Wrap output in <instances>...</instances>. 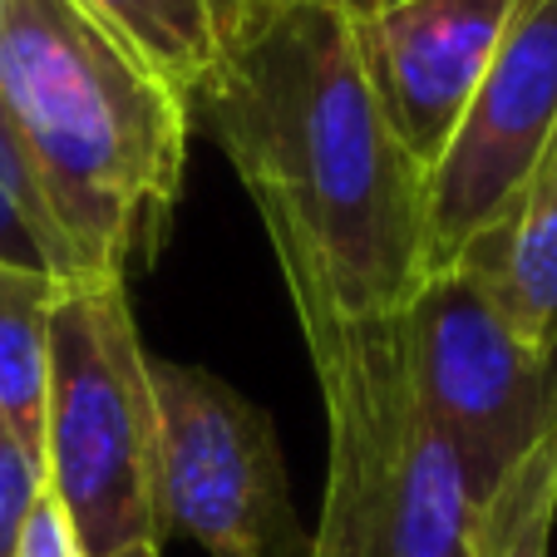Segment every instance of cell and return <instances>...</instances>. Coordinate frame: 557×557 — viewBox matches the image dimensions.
<instances>
[{
    "instance_id": "cell-10",
    "label": "cell",
    "mask_w": 557,
    "mask_h": 557,
    "mask_svg": "<svg viewBox=\"0 0 557 557\" xmlns=\"http://www.w3.org/2000/svg\"><path fill=\"white\" fill-rule=\"evenodd\" d=\"M64 276L0 262V414L40 463L45 385H50V311Z\"/></svg>"
},
{
    "instance_id": "cell-2",
    "label": "cell",
    "mask_w": 557,
    "mask_h": 557,
    "mask_svg": "<svg viewBox=\"0 0 557 557\" xmlns=\"http://www.w3.org/2000/svg\"><path fill=\"white\" fill-rule=\"evenodd\" d=\"M0 109L79 272H148L188 163V104L70 0H0Z\"/></svg>"
},
{
    "instance_id": "cell-1",
    "label": "cell",
    "mask_w": 557,
    "mask_h": 557,
    "mask_svg": "<svg viewBox=\"0 0 557 557\" xmlns=\"http://www.w3.org/2000/svg\"><path fill=\"white\" fill-rule=\"evenodd\" d=\"M188 119L252 193L282 276L360 321L410 306L424 169L380 109L350 0H212Z\"/></svg>"
},
{
    "instance_id": "cell-4",
    "label": "cell",
    "mask_w": 557,
    "mask_h": 557,
    "mask_svg": "<svg viewBox=\"0 0 557 557\" xmlns=\"http://www.w3.org/2000/svg\"><path fill=\"white\" fill-rule=\"evenodd\" d=\"M40 479L85 557L169 543L158 508V400L124 276H64L50 311Z\"/></svg>"
},
{
    "instance_id": "cell-3",
    "label": "cell",
    "mask_w": 557,
    "mask_h": 557,
    "mask_svg": "<svg viewBox=\"0 0 557 557\" xmlns=\"http://www.w3.org/2000/svg\"><path fill=\"white\" fill-rule=\"evenodd\" d=\"M326 405V504L306 557H469L473 508L424 414L400 315H341L282 276Z\"/></svg>"
},
{
    "instance_id": "cell-14",
    "label": "cell",
    "mask_w": 557,
    "mask_h": 557,
    "mask_svg": "<svg viewBox=\"0 0 557 557\" xmlns=\"http://www.w3.org/2000/svg\"><path fill=\"white\" fill-rule=\"evenodd\" d=\"M45 479L40 463L30 459V449L21 444V434L11 430V420L0 414V557L15 553V537H21L25 513L35 508Z\"/></svg>"
},
{
    "instance_id": "cell-12",
    "label": "cell",
    "mask_w": 557,
    "mask_h": 557,
    "mask_svg": "<svg viewBox=\"0 0 557 557\" xmlns=\"http://www.w3.org/2000/svg\"><path fill=\"white\" fill-rule=\"evenodd\" d=\"M557 528V424L533 454L473 508L469 557H553Z\"/></svg>"
},
{
    "instance_id": "cell-17",
    "label": "cell",
    "mask_w": 557,
    "mask_h": 557,
    "mask_svg": "<svg viewBox=\"0 0 557 557\" xmlns=\"http://www.w3.org/2000/svg\"><path fill=\"white\" fill-rule=\"evenodd\" d=\"M0 134H5V138H15V134H11V119H5V109H0Z\"/></svg>"
},
{
    "instance_id": "cell-7",
    "label": "cell",
    "mask_w": 557,
    "mask_h": 557,
    "mask_svg": "<svg viewBox=\"0 0 557 557\" xmlns=\"http://www.w3.org/2000/svg\"><path fill=\"white\" fill-rule=\"evenodd\" d=\"M557 134V0H523L424 173V276L444 272L523 188Z\"/></svg>"
},
{
    "instance_id": "cell-8",
    "label": "cell",
    "mask_w": 557,
    "mask_h": 557,
    "mask_svg": "<svg viewBox=\"0 0 557 557\" xmlns=\"http://www.w3.org/2000/svg\"><path fill=\"white\" fill-rule=\"evenodd\" d=\"M523 0H350L389 128L430 173Z\"/></svg>"
},
{
    "instance_id": "cell-5",
    "label": "cell",
    "mask_w": 557,
    "mask_h": 557,
    "mask_svg": "<svg viewBox=\"0 0 557 557\" xmlns=\"http://www.w3.org/2000/svg\"><path fill=\"white\" fill-rule=\"evenodd\" d=\"M400 326L424 414L459 463L469 508H484L557 424V356H533L454 267L424 276Z\"/></svg>"
},
{
    "instance_id": "cell-6",
    "label": "cell",
    "mask_w": 557,
    "mask_h": 557,
    "mask_svg": "<svg viewBox=\"0 0 557 557\" xmlns=\"http://www.w3.org/2000/svg\"><path fill=\"white\" fill-rule=\"evenodd\" d=\"M158 400V508L208 557H306L272 414L222 375L148 356Z\"/></svg>"
},
{
    "instance_id": "cell-13",
    "label": "cell",
    "mask_w": 557,
    "mask_h": 557,
    "mask_svg": "<svg viewBox=\"0 0 557 557\" xmlns=\"http://www.w3.org/2000/svg\"><path fill=\"white\" fill-rule=\"evenodd\" d=\"M0 262L35 267V272H54V276H85L74 267L70 247L60 243L40 193H35L21 144L5 134H0Z\"/></svg>"
},
{
    "instance_id": "cell-16",
    "label": "cell",
    "mask_w": 557,
    "mask_h": 557,
    "mask_svg": "<svg viewBox=\"0 0 557 557\" xmlns=\"http://www.w3.org/2000/svg\"><path fill=\"white\" fill-rule=\"evenodd\" d=\"M119 557H163L158 547H134V553H119Z\"/></svg>"
},
{
    "instance_id": "cell-15",
    "label": "cell",
    "mask_w": 557,
    "mask_h": 557,
    "mask_svg": "<svg viewBox=\"0 0 557 557\" xmlns=\"http://www.w3.org/2000/svg\"><path fill=\"white\" fill-rule=\"evenodd\" d=\"M11 557H85V553H79V543H74V533H70V523H64V513H60V504H54L50 488H40L35 508L25 513Z\"/></svg>"
},
{
    "instance_id": "cell-9",
    "label": "cell",
    "mask_w": 557,
    "mask_h": 557,
    "mask_svg": "<svg viewBox=\"0 0 557 557\" xmlns=\"http://www.w3.org/2000/svg\"><path fill=\"white\" fill-rule=\"evenodd\" d=\"M449 267L494 301L533 356H557V134L547 138L523 188Z\"/></svg>"
},
{
    "instance_id": "cell-11",
    "label": "cell",
    "mask_w": 557,
    "mask_h": 557,
    "mask_svg": "<svg viewBox=\"0 0 557 557\" xmlns=\"http://www.w3.org/2000/svg\"><path fill=\"white\" fill-rule=\"evenodd\" d=\"M158 85L193 99L212 60V0H70Z\"/></svg>"
}]
</instances>
